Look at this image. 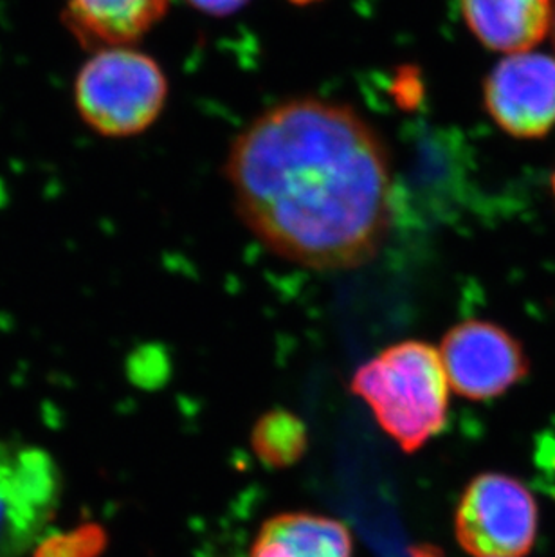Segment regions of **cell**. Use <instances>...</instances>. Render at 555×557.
I'll use <instances>...</instances> for the list:
<instances>
[{
    "mask_svg": "<svg viewBox=\"0 0 555 557\" xmlns=\"http://www.w3.org/2000/svg\"><path fill=\"white\" fill-rule=\"evenodd\" d=\"M224 175L249 232L304 268H361L392 232L388 147L346 103L312 96L276 103L231 143Z\"/></svg>",
    "mask_w": 555,
    "mask_h": 557,
    "instance_id": "obj_1",
    "label": "cell"
},
{
    "mask_svg": "<svg viewBox=\"0 0 555 557\" xmlns=\"http://www.w3.org/2000/svg\"><path fill=\"white\" fill-rule=\"evenodd\" d=\"M350 388L403 451H417L447 422L449 383L441 354L428 343L384 348L357 369Z\"/></svg>",
    "mask_w": 555,
    "mask_h": 557,
    "instance_id": "obj_2",
    "label": "cell"
},
{
    "mask_svg": "<svg viewBox=\"0 0 555 557\" xmlns=\"http://www.w3.org/2000/svg\"><path fill=\"white\" fill-rule=\"evenodd\" d=\"M168 78L152 57L132 46L96 49L74 82V103L85 125L106 137H131L161 116Z\"/></svg>",
    "mask_w": 555,
    "mask_h": 557,
    "instance_id": "obj_3",
    "label": "cell"
},
{
    "mask_svg": "<svg viewBox=\"0 0 555 557\" xmlns=\"http://www.w3.org/2000/svg\"><path fill=\"white\" fill-rule=\"evenodd\" d=\"M456 540L472 557H525L538 536V505L519 480L478 474L461 495Z\"/></svg>",
    "mask_w": 555,
    "mask_h": 557,
    "instance_id": "obj_4",
    "label": "cell"
},
{
    "mask_svg": "<svg viewBox=\"0 0 555 557\" xmlns=\"http://www.w3.org/2000/svg\"><path fill=\"white\" fill-rule=\"evenodd\" d=\"M62 499V471L46 449L0 438V557L26 556Z\"/></svg>",
    "mask_w": 555,
    "mask_h": 557,
    "instance_id": "obj_5",
    "label": "cell"
},
{
    "mask_svg": "<svg viewBox=\"0 0 555 557\" xmlns=\"http://www.w3.org/2000/svg\"><path fill=\"white\" fill-rule=\"evenodd\" d=\"M439 354L449 388L469 400L494 399L529 373L518 339L491 321L467 320L453 326Z\"/></svg>",
    "mask_w": 555,
    "mask_h": 557,
    "instance_id": "obj_6",
    "label": "cell"
},
{
    "mask_svg": "<svg viewBox=\"0 0 555 557\" xmlns=\"http://www.w3.org/2000/svg\"><path fill=\"white\" fill-rule=\"evenodd\" d=\"M483 100L510 136H545L555 126V59L530 51L503 59L485 79Z\"/></svg>",
    "mask_w": 555,
    "mask_h": 557,
    "instance_id": "obj_7",
    "label": "cell"
},
{
    "mask_svg": "<svg viewBox=\"0 0 555 557\" xmlns=\"http://www.w3.org/2000/svg\"><path fill=\"white\" fill-rule=\"evenodd\" d=\"M172 0H63L62 21L84 48L132 46L163 21Z\"/></svg>",
    "mask_w": 555,
    "mask_h": 557,
    "instance_id": "obj_8",
    "label": "cell"
},
{
    "mask_svg": "<svg viewBox=\"0 0 555 557\" xmlns=\"http://www.w3.org/2000/svg\"><path fill=\"white\" fill-rule=\"evenodd\" d=\"M474 37L499 53L535 48L551 29L554 0H460Z\"/></svg>",
    "mask_w": 555,
    "mask_h": 557,
    "instance_id": "obj_9",
    "label": "cell"
},
{
    "mask_svg": "<svg viewBox=\"0 0 555 557\" xmlns=\"http://www.w3.org/2000/svg\"><path fill=\"white\" fill-rule=\"evenodd\" d=\"M249 557H351L350 531L329 516L285 512L263 523Z\"/></svg>",
    "mask_w": 555,
    "mask_h": 557,
    "instance_id": "obj_10",
    "label": "cell"
},
{
    "mask_svg": "<svg viewBox=\"0 0 555 557\" xmlns=\"http://www.w3.org/2000/svg\"><path fill=\"white\" fill-rule=\"evenodd\" d=\"M307 426L301 419L282 408L263 413L252 428V451L269 468H288L299 462L307 451Z\"/></svg>",
    "mask_w": 555,
    "mask_h": 557,
    "instance_id": "obj_11",
    "label": "cell"
},
{
    "mask_svg": "<svg viewBox=\"0 0 555 557\" xmlns=\"http://www.w3.org/2000/svg\"><path fill=\"white\" fill-rule=\"evenodd\" d=\"M184 2L192 5L195 11L211 16L233 15L249 4V0H184Z\"/></svg>",
    "mask_w": 555,
    "mask_h": 557,
    "instance_id": "obj_12",
    "label": "cell"
},
{
    "mask_svg": "<svg viewBox=\"0 0 555 557\" xmlns=\"http://www.w3.org/2000/svg\"><path fill=\"white\" fill-rule=\"evenodd\" d=\"M414 557H441L435 548H417L414 550Z\"/></svg>",
    "mask_w": 555,
    "mask_h": 557,
    "instance_id": "obj_13",
    "label": "cell"
},
{
    "mask_svg": "<svg viewBox=\"0 0 555 557\" xmlns=\"http://www.w3.org/2000/svg\"><path fill=\"white\" fill-rule=\"evenodd\" d=\"M551 32H552V40H554V48H555V0H554V8H552Z\"/></svg>",
    "mask_w": 555,
    "mask_h": 557,
    "instance_id": "obj_14",
    "label": "cell"
},
{
    "mask_svg": "<svg viewBox=\"0 0 555 557\" xmlns=\"http://www.w3.org/2000/svg\"><path fill=\"white\" fill-rule=\"evenodd\" d=\"M552 191H554L555 195V174L552 175Z\"/></svg>",
    "mask_w": 555,
    "mask_h": 557,
    "instance_id": "obj_15",
    "label": "cell"
}]
</instances>
